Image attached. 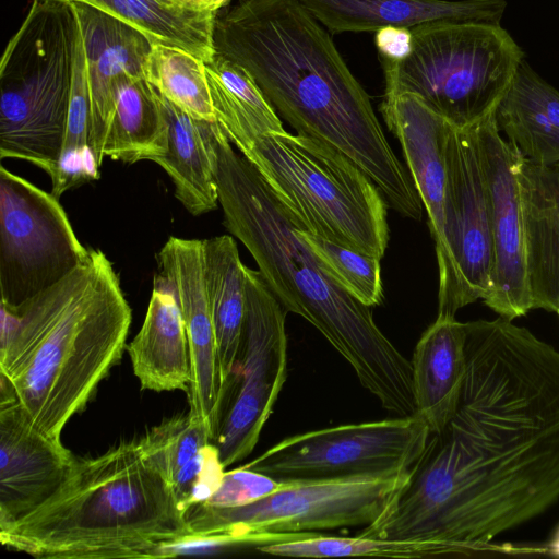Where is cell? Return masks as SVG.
Instances as JSON below:
<instances>
[{"mask_svg": "<svg viewBox=\"0 0 559 559\" xmlns=\"http://www.w3.org/2000/svg\"><path fill=\"white\" fill-rule=\"evenodd\" d=\"M156 258L187 331L191 361L188 414L205 421L212 432L222 382L204 278L203 240L169 237Z\"/></svg>", "mask_w": 559, "mask_h": 559, "instance_id": "obj_16", "label": "cell"}, {"mask_svg": "<svg viewBox=\"0 0 559 559\" xmlns=\"http://www.w3.org/2000/svg\"><path fill=\"white\" fill-rule=\"evenodd\" d=\"M333 34L412 28L438 21L500 24L506 0H300Z\"/></svg>", "mask_w": 559, "mask_h": 559, "instance_id": "obj_20", "label": "cell"}, {"mask_svg": "<svg viewBox=\"0 0 559 559\" xmlns=\"http://www.w3.org/2000/svg\"><path fill=\"white\" fill-rule=\"evenodd\" d=\"M241 154L299 228L370 257L384 255L388 203L344 154L286 130L259 138Z\"/></svg>", "mask_w": 559, "mask_h": 559, "instance_id": "obj_6", "label": "cell"}, {"mask_svg": "<svg viewBox=\"0 0 559 559\" xmlns=\"http://www.w3.org/2000/svg\"><path fill=\"white\" fill-rule=\"evenodd\" d=\"M225 468L217 448L210 443L177 471L170 485L185 514L190 507L206 502L214 495Z\"/></svg>", "mask_w": 559, "mask_h": 559, "instance_id": "obj_34", "label": "cell"}, {"mask_svg": "<svg viewBox=\"0 0 559 559\" xmlns=\"http://www.w3.org/2000/svg\"><path fill=\"white\" fill-rule=\"evenodd\" d=\"M465 324L456 412L362 537L500 551L496 536L559 498V350L502 317Z\"/></svg>", "mask_w": 559, "mask_h": 559, "instance_id": "obj_1", "label": "cell"}, {"mask_svg": "<svg viewBox=\"0 0 559 559\" xmlns=\"http://www.w3.org/2000/svg\"><path fill=\"white\" fill-rule=\"evenodd\" d=\"M257 549L264 554L296 557H390V558H431L450 556L448 549L435 542L413 539H386L346 536H326L321 533L300 538L263 545Z\"/></svg>", "mask_w": 559, "mask_h": 559, "instance_id": "obj_31", "label": "cell"}, {"mask_svg": "<svg viewBox=\"0 0 559 559\" xmlns=\"http://www.w3.org/2000/svg\"><path fill=\"white\" fill-rule=\"evenodd\" d=\"M298 233L324 272L341 288L368 307L382 302L380 259L326 240L299 227Z\"/></svg>", "mask_w": 559, "mask_h": 559, "instance_id": "obj_32", "label": "cell"}, {"mask_svg": "<svg viewBox=\"0 0 559 559\" xmlns=\"http://www.w3.org/2000/svg\"><path fill=\"white\" fill-rule=\"evenodd\" d=\"M82 2L141 31L153 45L179 47L205 63L215 56L213 29L217 12L166 0H52Z\"/></svg>", "mask_w": 559, "mask_h": 559, "instance_id": "obj_27", "label": "cell"}, {"mask_svg": "<svg viewBox=\"0 0 559 559\" xmlns=\"http://www.w3.org/2000/svg\"><path fill=\"white\" fill-rule=\"evenodd\" d=\"M189 538L170 483L140 441L74 456L46 501L0 527L4 547L47 559L169 558Z\"/></svg>", "mask_w": 559, "mask_h": 559, "instance_id": "obj_5", "label": "cell"}, {"mask_svg": "<svg viewBox=\"0 0 559 559\" xmlns=\"http://www.w3.org/2000/svg\"><path fill=\"white\" fill-rule=\"evenodd\" d=\"M380 109L388 128L400 142L438 250L444 224V146L452 124L412 93L383 96Z\"/></svg>", "mask_w": 559, "mask_h": 559, "instance_id": "obj_18", "label": "cell"}, {"mask_svg": "<svg viewBox=\"0 0 559 559\" xmlns=\"http://www.w3.org/2000/svg\"><path fill=\"white\" fill-rule=\"evenodd\" d=\"M286 484L287 481L241 466L225 472L218 489L202 503L216 508L242 507L276 492Z\"/></svg>", "mask_w": 559, "mask_h": 559, "instance_id": "obj_35", "label": "cell"}, {"mask_svg": "<svg viewBox=\"0 0 559 559\" xmlns=\"http://www.w3.org/2000/svg\"><path fill=\"white\" fill-rule=\"evenodd\" d=\"M139 441L170 483L180 467L212 443V432L205 421L186 414L162 421Z\"/></svg>", "mask_w": 559, "mask_h": 559, "instance_id": "obj_33", "label": "cell"}, {"mask_svg": "<svg viewBox=\"0 0 559 559\" xmlns=\"http://www.w3.org/2000/svg\"><path fill=\"white\" fill-rule=\"evenodd\" d=\"M75 10L85 49L91 100L90 148L96 163L114 116V81L122 74L143 78L152 41L138 28L94 7L70 2Z\"/></svg>", "mask_w": 559, "mask_h": 559, "instance_id": "obj_17", "label": "cell"}, {"mask_svg": "<svg viewBox=\"0 0 559 559\" xmlns=\"http://www.w3.org/2000/svg\"><path fill=\"white\" fill-rule=\"evenodd\" d=\"M80 24L72 3L34 0L0 63V157L55 171L62 152Z\"/></svg>", "mask_w": 559, "mask_h": 559, "instance_id": "obj_7", "label": "cell"}, {"mask_svg": "<svg viewBox=\"0 0 559 559\" xmlns=\"http://www.w3.org/2000/svg\"><path fill=\"white\" fill-rule=\"evenodd\" d=\"M205 70L216 122L240 153L259 138L285 130L275 108L242 67L215 55Z\"/></svg>", "mask_w": 559, "mask_h": 559, "instance_id": "obj_28", "label": "cell"}, {"mask_svg": "<svg viewBox=\"0 0 559 559\" xmlns=\"http://www.w3.org/2000/svg\"><path fill=\"white\" fill-rule=\"evenodd\" d=\"M247 308L240 353L212 421V443L225 467L245 460L285 383L287 311L259 271L246 266Z\"/></svg>", "mask_w": 559, "mask_h": 559, "instance_id": "obj_10", "label": "cell"}, {"mask_svg": "<svg viewBox=\"0 0 559 559\" xmlns=\"http://www.w3.org/2000/svg\"><path fill=\"white\" fill-rule=\"evenodd\" d=\"M142 390L187 392L190 349L178 302L160 274L155 275L143 324L127 346Z\"/></svg>", "mask_w": 559, "mask_h": 559, "instance_id": "obj_22", "label": "cell"}, {"mask_svg": "<svg viewBox=\"0 0 559 559\" xmlns=\"http://www.w3.org/2000/svg\"><path fill=\"white\" fill-rule=\"evenodd\" d=\"M515 173L532 306L556 311L559 307V162L537 165L520 155Z\"/></svg>", "mask_w": 559, "mask_h": 559, "instance_id": "obj_19", "label": "cell"}, {"mask_svg": "<svg viewBox=\"0 0 559 559\" xmlns=\"http://www.w3.org/2000/svg\"><path fill=\"white\" fill-rule=\"evenodd\" d=\"M114 98L104 157L133 164L164 155L168 121L157 90L143 78L122 73L114 81Z\"/></svg>", "mask_w": 559, "mask_h": 559, "instance_id": "obj_25", "label": "cell"}, {"mask_svg": "<svg viewBox=\"0 0 559 559\" xmlns=\"http://www.w3.org/2000/svg\"><path fill=\"white\" fill-rule=\"evenodd\" d=\"M91 100L81 28L78 36L72 91L64 143L55 171L51 194L59 199L67 190L98 178L99 165L90 148Z\"/></svg>", "mask_w": 559, "mask_h": 559, "instance_id": "obj_29", "label": "cell"}, {"mask_svg": "<svg viewBox=\"0 0 559 559\" xmlns=\"http://www.w3.org/2000/svg\"><path fill=\"white\" fill-rule=\"evenodd\" d=\"M74 455L37 429L0 374V527L46 501L62 484Z\"/></svg>", "mask_w": 559, "mask_h": 559, "instance_id": "obj_15", "label": "cell"}, {"mask_svg": "<svg viewBox=\"0 0 559 559\" xmlns=\"http://www.w3.org/2000/svg\"><path fill=\"white\" fill-rule=\"evenodd\" d=\"M59 199L0 167L1 305L15 308L88 255Z\"/></svg>", "mask_w": 559, "mask_h": 559, "instance_id": "obj_13", "label": "cell"}, {"mask_svg": "<svg viewBox=\"0 0 559 559\" xmlns=\"http://www.w3.org/2000/svg\"><path fill=\"white\" fill-rule=\"evenodd\" d=\"M466 324L437 316L414 349V416L438 433L454 416L466 374Z\"/></svg>", "mask_w": 559, "mask_h": 559, "instance_id": "obj_21", "label": "cell"}, {"mask_svg": "<svg viewBox=\"0 0 559 559\" xmlns=\"http://www.w3.org/2000/svg\"><path fill=\"white\" fill-rule=\"evenodd\" d=\"M412 471L287 481L276 492L237 508L190 507L189 540L197 546H259L314 536L318 531L368 526L393 502Z\"/></svg>", "mask_w": 559, "mask_h": 559, "instance_id": "obj_9", "label": "cell"}, {"mask_svg": "<svg viewBox=\"0 0 559 559\" xmlns=\"http://www.w3.org/2000/svg\"><path fill=\"white\" fill-rule=\"evenodd\" d=\"M203 261L222 391L241 347L247 308L246 265L236 241L228 235L203 240Z\"/></svg>", "mask_w": 559, "mask_h": 559, "instance_id": "obj_24", "label": "cell"}, {"mask_svg": "<svg viewBox=\"0 0 559 559\" xmlns=\"http://www.w3.org/2000/svg\"><path fill=\"white\" fill-rule=\"evenodd\" d=\"M444 163L443 238L436 250L438 316L455 317L461 308L486 298L493 270L488 192L476 123L450 128Z\"/></svg>", "mask_w": 559, "mask_h": 559, "instance_id": "obj_11", "label": "cell"}, {"mask_svg": "<svg viewBox=\"0 0 559 559\" xmlns=\"http://www.w3.org/2000/svg\"><path fill=\"white\" fill-rule=\"evenodd\" d=\"M230 0H193L194 4L201 10L218 12Z\"/></svg>", "mask_w": 559, "mask_h": 559, "instance_id": "obj_37", "label": "cell"}, {"mask_svg": "<svg viewBox=\"0 0 559 559\" xmlns=\"http://www.w3.org/2000/svg\"><path fill=\"white\" fill-rule=\"evenodd\" d=\"M213 46L215 55L252 76L298 134L344 154L376 183L391 209L421 218L423 202L369 95L300 0H240L217 12Z\"/></svg>", "mask_w": 559, "mask_h": 559, "instance_id": "obj_2", "label": "cell"}, {"mask_svg": "<svg viewBox=\"0 0 559 559\" xmlns=\"http://www.w3.org/2000/svg\"><path fill=\"white\" fill-rule=\"evenodd\" d=\"M132 310L100 250L15 308L1 305L0 374L33 425L61 440L126 348Z\"/></svg>", "mask_w": 559, "mask_h": 559, "instance_id": "obj_4", "label": "cell"}, {"mask_svg": "<svg viewBox=\"0 0 559 559\" xmlns=\"http://www.w3.org/2000/svg\"><path fill=\"white\" fill-rule=\"evenodd\" d=\"M407 53L379 57L384 96L412 93L452 126L495 112L525 53L500 24L438 21L409 28Z\"/></svg>", "mask_w": 559, "mask_h": 559, "instance_id": "obj_8", "label": "cell"}, {"mask_svg": "<svg viewBox=\"0 0 559 559\" xmlns=\"http://www.w3.org/2000/svg\"><path fill=\"white\" fill-rule=\"evenodd\" d=\"M430 433L414 415L334 426L285 438L243 467L283 481L413 471Z\"/></svg>", "mask_w": 559, "mask_h": 559, "instance_id": "obj_12", "label": "cell"}, {"mask_svg": "<svg viewBox=\"0 0 559 559\" xmlns=\"http://www.w3.org/2000/svg\"><path fill=\"white\" fill-rule=\"evenodd\" d=\"M206 138L224 225L251 253L283 308L312 324L383 408L413 416L411 361L378 328L371 307L324 272L297 225L253 165L234 150L218 122L207 123Z\"/></svg>", "mask_w": 559, "mask_h": 559, "instance_id": "obj_3", "label": "cell"}, {"mask_svg": "<svg viewBox=\"0 0 559 559\" xmlns=\"http://www.w3.org/2000/svg\"><path fill=\"white\" fill-rule=\"evenodd\" d=\"M144 76L166 99L190 117L216 122L205 62L197 56L179 47L153 45Z\"/></svg>", "mask_w": 559, "mask_h": 559, "instance_id": "obj_30", "label": "cell"}, {"mask_svg": "<svg viewBox=\"0 0 559 559\" xmlns=\"http://www.w3.org/2000/svg\"><path fill=\"white\" fill-rule=\"evenodd\" d=\"M158 94L168 121V143L165 154L153 162L167 173L175 197L190 214L211 212L217 207L218 193L206 139L210 121L190 117Z\"/></svg>", "mask_w": 559, "mask_h": 559, "instance_id": "obj_26", "label": "cell"}, {"mask_svg": "<svg viewBox=\"0 0 559 559\" xmlns=\"http://www.w3.org/2000/svg\"><path fill=\"white\" fill-rule=\"evenodd\" d=\"M549 551L550 554H552L554 556H557L559 557V530L558 532L556 533L550 546H549Z\"/></svg>", "mask_w": 559, "mask_h": 559, "instance_id": "obj_38", "label": "cell"}, {"mask_svg": "<svg viewBox=\"0 0 559 559\" xmlns=\"http://www.w3.org/2000/svg\"><path fill=\"white\" fill-rule=\"evenodd\" d=\"M555 312H557V313H558V316H559V307L556 309V311H555Z\"/></svg>", "mask_w": 559, "mask_h": 559, "instance_id": "obj_40", "label": "cell"}, {"mask_svg": "<svg viewBox=\"0 0 559 559\" xmlns=\"http://www.w3.org/2000/svg\"><path fill=\"white\" fill-rule=\"evenodd\" d=\"M500 132L537 165L559 162V91L524 60L496 109Z\"/></svg>", "mask_w": 559, "mask_h": 559, "instance_id": "obj_23", "label": "cell"}, {"mask_svg": "<svg viewBox=\"0 0 559 559\" xmlns=\"http://www.w3.org/2000/svg\"><path fill=\"white\" fill-rule=\"evenodd\" d=\"M166 1H169V2H173V3H176V4H180V5H183V7H189V8H195V9H199L193 0H166ZM201 10V9H200Z\"/></svg>", "mask_w": 559, "mask_h": 559, "instance_id": "obj_39", "label": "cell"}, {"mask_svg": "<svg viewBox=\"0 0 559 559\" xmlns=\"http://www.w3.org/2000/svg\"><path fill=\"white\" fill-rule=\"evenodd\" d=\"M374 39L379 57L400 59L409 49L411 32L408 28L386 27L376 32Z\"/></svg>", "mask_w": 559, "mask_h": 559, "instance_id": "obj_36", "label": "cell"}, {"mask_svg": "<svg viewBox=\"0 0 559 559\" xmlns=\"http://www.w3.org/2000/svg\"><path fill=\"white\" fill-rule=\"evenodd\" d=\"M493 243L490 290L484 304L513 320L533 309L527 283L524 219L516 178L520 154L498 129L496 111L476 123Z\"/></svg>", "mask_w": 559, "mask_h": 559, "instance_id": "obj_14", "label": "cell"}]
</instances>
